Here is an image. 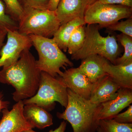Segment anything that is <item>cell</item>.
<instances>
[{
    "label": "cell",
    "instance_id": "d4e9b609",
    "mask_svg": "<svg viewBox=\"0 0 132 132\" xmlns=\"http://www.w3.org/2000/svg\"><path fill=\"white\" fill-rule=\"evenodd\" d=\"M119 123L123 124L132 123V105H129L128 108L124 112L118 114L112 118Z\"/></svg>",
    "mask_w": 132,
    "mask_h": 132
},
{
    "label": "cell",
    "instance_id": "7c38bea8",
    "mask_svg": "<svg viewBox=\"0 0 132 132\" xmlns=\"http://www.w3.org/2000/svg\"><path fill=\"white\" fill-rule=\"evenodd\" d=\"M120 86L106 75L93 84L89 100L92 103L101 104L115 98Z\"/></svg>",
    "mask_w": 132,
    "mask_h": 132
},
{
    "label": "cell",
    "instance_id": "83f0119b",
    "mask_svg": "<svg viewBox=\"0 0 132 132\" xmlns=\"http://www.w3.org/2000/svg\"><path fill=\"white\" fill-rule=\"evenodd\" d=\"M67 123L65 121H63L60 123L59 127L54 130H50L48 132H65L67 127Z\"/></svg>",
    "mask_w": 132,
    "mask_h": 132
},
{
    "label": "cell",
    "instance_id": "1f68e13d",
    "mask_svg": "<svg viewBox=\"0 0 132 132\" xmlns=\"http://www.w3.org/2000/svg\"><path fill=\"white\" fill-rule=\"evenodd\" d=\"M96 1H97V0H88V5L92 4L93 3Z\"/></svg>",
    "mask_w": 132,
    "mask_h": 132
},
{
    "label": "cell",
    "instance_id": "4316f807",
    "mask_svg": "<svg viewBox=\"0 0 132 132\" xmlns=\"http://www.w3.org/2000/svg\"><path fill=\"white\" fill-rule=\"evenodd\" d=\"M60 0H50L47 9L52 11H55Z\"/></svg>",
    "mask_w": 132,
    "mask_h": 132
},
{
    "label": "cell",
    "instance_id": "2e32d148",
    "mask_svg": "<svg viewBox=\"0 0 132 132\" xmlns=\"http://www.w3.org/2000/svg\"><path fill=\"white\" fill-rule=\"evenodd\" d=\"M23 114L28 122L39 129H44L53 125L52 114L36 104L24 105Z\"/></svg>",
    "mask_w": 132,
    "mask_h": 132
},
{
    "label": "cell",
    "instance_id": "8fae6325",
    "mask_svg": "<svg viewBox=\"0 0 132 132\" xmlns=\"http://www.w3.org/2000/svg\"><path fill=\"white\" fill-rule=\"evenodd\" d=\"M132 102V89L120 88L115 98L101 104L99 120L112 119Z\"/></svg>",
    "mask_w": 132,
    "mask_h": 132
},
{
    "label": "cell",
    "instance_id": "603a6c76",
    "mask_svg": "<svg viewBox=\"0 0 132 132\" xmlns=\"http://www.w3.org/2000/svg\"><path fill=\"white\" fill-rule=\"evenodd\" d=\"M106 29L110 31H120L122 34L132 37V17L124 21L118 22Z\"/></svg>",
    "mask_w": 132,
    "mask_h": 132
},
{
    "label": "cell",
    "instance_id": "7a4b0ae2",
    "mask_svg": "<svg viewBox=\"0 0 132 132\" xmlns=\"http://www.w3.org/2000/svg\"><path fill=\"white\" fill-rule=\"evenodd\" d=\"M67 92V105L57 117L70 123L73 132H96L101 104H93L68 88Z\"/></svg>",
    "mask_w": 132,
    "mask_h": 132
},
{
    "label": "cell",
    "instance_id": "9a60e30c",
    "mask_svg": "<svg viewBox=\"0 0 132 132\" xmlns=\"http://www.w3.org/2000/svg\"><path fill=\"white\" fill-rule=\"evenodd\" d=\"M103 68L121 88L132 89V63L127 65H114L107 60Z\"/></svg>",
    "mask_w": 132,
    "mask_h": 132
},
{
    "label": "cell",
    "instance_id": "f1b7e54d",
    "mask_svg": "<svg viewBox=\"0 0 132 132\" xmlns=\"http://www.w3.org/2000/svg\"><path fill=\"white\" fill-rule=\"evenodd\" d=\"M7 31L6 30L0 29V50L4 45V41L7 35Z\"/></svg>",
    "mask_w": 132,
    "mask_h": 132
},
{
    "label": "cell",
    "instance_id": "e0dca14e",
    "mask_svg": "<svg viewBox=\"0 0 132 132\" xmlns=\"http://www.w3.org/2000/svg\"><path fill=\"white\" fill-rule=\"evenodd\" d=\"M84 19L76 18L61 25L53 36L55 42L60 49L67 52L69 40L76 28L80 26H85Z\"/></svg>",
    "mask_w": 132,
    "mask_h": 132
},
{
    "label": "cell",
    "instance_id": "9c48e42d",
    "mask_svg": "<svg viewBox=\"0 0 132 132\" xmlns=\"http://www.w3.org/2000/svg\"><path fill=\"white\" fill-rule=\"evenodd\" d=\"M24 105L23 101H21L16 102L10 111L8 108L2 110V117L0 120V132H21L34 128L24 117Z\"/></svg>",
    "mask_w": 132,
    "mask_h": 132
},
{
    "label": "cell",
    "instance_id": "4fadbf2b",
    "mask_svg": "<svg viewBox=\"0 0 132 132\" xmlns=\"http://www.w3.org/2000/svg\"><path fill=\"white\" fill-rule=\"evenodd\" d=\"M88 0H60L55 10L61 25L76 19H84Z\"/></svg>",
    "mask_w": 132,
    "mask_h": 132
},
{
    "label": "cell",
    "instance_id": "f546056e",
    "mask_svg": "<svg viewBox=\"0 0 132 132\" xmlns=\"http://www.w3.org/2000/svg\"><path fill=\"white\" fill-rule=\"evenodd\" d=\"M9 104V102L3 100L2 95L0 93V112L5 109L8 108Z\"/></svg>",
    "mask_w": 132,
    "mask_h": 132
},
{
    "label": "cell",
    "instance_id": "3957f363",
    "mask_svg": "<svg viewBox=\"0 0 132 132\" xmlns=\"http://www.w3.org/2000/svg\"><path fill=\"white\" fill-rule=\"evenodd\" d=\"M29 36L38 52L39 59L36 60V65L41 72L57 78L63 73L61 69L66 70L68 67L73 66L53 38L34 35Z\"/></svg>",
    "mask_w": 132,
    "mask_h": 132
},
{
    "label": "cell",
    "instance_id": "44dd1931",
    "mask_svg": "<svg viewBox=\"0 0 132 132\" xmlns=\"http://www.w3.org/2000/svg\"><path fill=\"white\" fill-rule=\"evenodd\" d=\"M6 8L7 14L13 20L19 22L24 13V9L19 0H2Z\"/></svg>",
    "mask_w": 132,
    "mask_h": 132
},
{
    "label": "cell",
    "instance_id": "cb8c5ba5",
    "mask_svg": "<svg viewBox=\"0 0 132 132\" xmlns=\"http://www.w3.org/2000/svg\"><path fill=\"white\" fill-rule=\"evenodd\" d=\"M23 9L33 8L47 9L50 0H19Z\"/></svg>",
    "mask_w": 132,
    "mask_h": 132
},
{
    "label": "cell",
    "instance_id": "6da1fadb",
    "mask_svg": "<svg viewBox=\"0 0 132 132\" xmlns=\"http://www.w3.org/2000/svg\"><path fill=\"white\" fill-rule=\"evenodd\" d=\"M36 60L30 49H26L15 63L0 71V82L14 88L13 98L16 102L32 97L38 91L42 72Z\"/></svg>",
    "mask_w": 132,
    "mask_h": 132
},
{
    "label": "cell",
    "instance_id": "484cf974",
    "mask_svg": "<svg viewBox=\"0 0 132 132\" xmlns=\"http://www.w3.org/2000/svg\"><path fill=\"white\" fill-rule=\"evenodd\" d=\"M103 4L118 5L132 8V0H97Z\"/></svg>",
    "mask_w": 132,
    "mask_h": 132
},
{
    "label": "cell",
    "instance_id": "ac0fdd59",
    "mask_svg": "<svg viewBox=\"0 0 132 132\" xmlns=\"http://www.w3.org/2000/svg\"><path fill=\"white\" fill-rule=\"evenodd\" d=\"M97 132H132V123H118L113 119L99 120Z\"/></svg>",
    "mask_w": 132,
    "mask_h": 132
},
{
    "label": "cell",
    "instance_id": "d6986e66",
    "mask_svg": "<svg viewBox=\"0 0 132 132\" xmlns=\"http://www.w3.org/2000/svg\"><path fill=\"white\" fill-rule=\"evenodd\" d=\"M116 38L124 47L125 52L122 57L117 58L114 65H127L132 63V37L121 33Z\"/></svg>",
    "mask_w": 132,
    "mask_h": 132
},
{
    "label": "cell",
    "instance_id": "277c9868",
    "mask_svg": "<svg viewBox=\"0 0 132 132\" xmlns=\"http://www.w3.org/2000/svg\"><path fill=\"white\" fill-rule=\"evenodd\" d=\"M85 29L86 37L83 46L76 53L72 55L71 59L82 60L89 55H98L112 64H115L116 60L120 53L115 36H111L109 34L106 37L102 36L99 32L98 26L95 24H87Z\"/></svg>",
    "mask_w": 132,
    "mask_h": 132
},
{
    "label": "cell",
    "instance_id": "ba28073f",
    "mask_svg": "<svg viewBox=\"0 0 132 132\" xmlns=\"http://www.w3.org/2000/svg\"><path fill=\"white\" fill-rule=\"evenodd\" d=\"M7 41L0 50V68L7 67L18 60L22 53L32 46L29 36L18 31H7Z\"/></svg>",
    "mask_w": 132,
    "mask_h": 132
},
{
    "label": "cell",
    "instance_id": "5bb4252c",
    "mask_svg": "<svg viewBox=\"0 0 132 132\" xmlns=\"http://www.w3.org/2000/svg\"><path fill=\"white\" fill-rule=\"evenodd\" d=\"M107 59L98 55H92L82 60L79 69L90 82L94 84L108 75L103 66Z\"/></svg>",
    "mask_w": 132,
    "mask_h": 132
},
{
    "label": "cell",
    "instance_id": "4dcf8cb0",
    "mask_svg": "<svg viewBox=\"0 0 132 132\" xmlns=\"http://www.w3.org/2000/svg\"><path fill=\"white\" fill-rule=\"evenodd\" d=\"M21 132H37L35 131L32 130V129H27V130H24Z\"/></svg>",
    "mask_w": 132,
    "mask_h": 132
},
{
    "label": "cell",
    "instance_id": "8992f818",
    "mask_svg": "<svg viewBox=\"0 0 132 132\" xmlns=\"http://www.w3.org/2000/svg\"><path fill=\"white\" fill-rule=\"evenodd\" d=\"M56 102L66 108L68 102L67 88L58 78L42 72L38 91L32 97L24 100L23 103L36 104L48 112L54 109Z\"/></svg>",
    "mask_w": 132,
    "mask_h": 132
},
{
    "label": "cell",
    "instance_id": "5b68a950",
    "mask_svg": "<svg viewBox=\"0 0 132 132\" xmlns=\"http://www.w3.org/2000/svg\"><path fill=\"white\" fill-rule=\"evenodd\" d=\"M61 26L56 12L48 9H24V13L18 22L19 33L50 38Z\"/></svg>",
    "mask_w": 132,
    "mask_h": 132
},
{
    "label": "cell",
    "instance_id": "52a82bcc",
    "mask_svg": "<svg viewBox=\"0 0 132 132\" xmlns=\"http://www.w3.org/2000/svg\"><path fill=\"white\" fill-rule=\"evenodd\" d=\"M132 17V8L123 5L102 3L98 1L88 5L84 19L87 24H98L99 28L115 24L119 20Z\"/></svg>",
    "mask_w": 132,
    "mask_h": 132
},
{
    "label": "cell",
    "instance_id": "ffe728a7",
    "mask_svg": "<svg viewBox=\"0 0 132 132\" xmlns=\"http://www.w3.org/2000/svg\"><path fill=\"white\" fill-rule=\"evenodd\" d=\"M85 26H79L72 34L68 45V53L73 55L81 48L85 42L86 33Z\"/></svg>",
    "mask_w": 132,
    "mask_h": 132
},
{
    "label": "cell",
    "instance_id": "7402d4cb",
    "mask_svg": "<svg viewBox=\"0 0 132 132\" xmlns=\"http://www.w3.org/2000/svg\"><path fill=\"white\" fill-rule=\"evenodd\" d=\"M18 22L7 14L5 4L0 0V29L10 31L18 30Z\"/></svg>",
    "mask_w": 132,
    "mask_h": 132
},
{
    "label": "cell",
    "instance_id": "30bf717a",
    "mask_svg": "<svg viewBox=\"0 0 132 132\" xmlns=\"http://www.w3.org/2000/svg\"><path fill=\"white\" fill-rule=\"evenodd\" d=\"M68 88L87 100H89L93 84L88 79L79 68H71L57 77Z\"/></svg>",
    "mask_w": 132,
    "mask_h": 132
}]
</instances>
